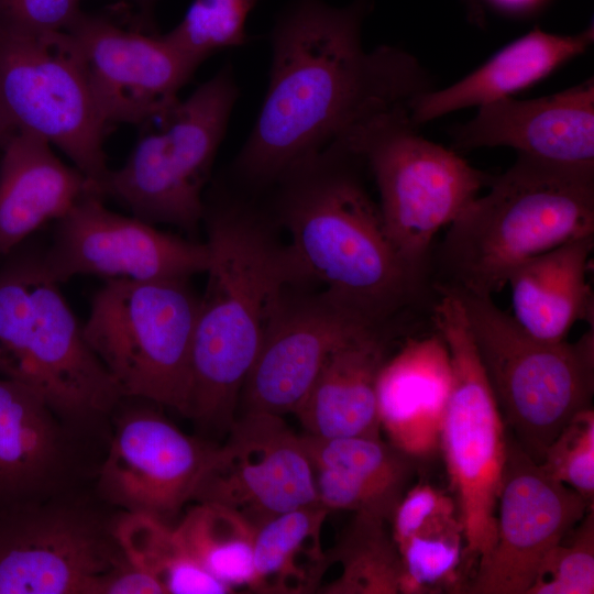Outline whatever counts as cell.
I'll return each instance as SVG.
<instances>
[{
    "mask_svg": "<svg viewBox=\"0 0 594 594\" xmlns=\"http://www.w3.org/2000/svg\"><path fill=\"white\" fill-rule=\"evenodd\" d=\"M593 508L550 476L507 436L496 507V540L468 593L527 594L544 556Z\"/></svg>",
    "mask_w": 594,
    "mask_h": 594,
    "instance_id": "5bb4252c",
    "label": "cell"
},
{
    "mask_svg": "<svg viewBox=\"0 0 594 594\" xmlns=\"http://www.w3.org/2000/svg\"><path fill=\"white\" fill-rule=\"evenodd\" d=\"M0 107L14 131L59 147L103 197L107 123L66 31L0 32Z\"/></svg>",
    "mask_w": 594,
    "mask_h": 594,
    "instance_id": "8fae6325",
    "label": "cell"
},
{
    "mask_svg": "<svg viewBox=\"0 0 594 594\" xmlns=\"http://www.w3.org/2000/svg\"><path fill=\"white\" fill-rule=\"evenodd\" d=\"M177 534L196 561L234 590L254 583L253 541L256 527L228 506L197 502L178 525Z\"/></svg>",
    "mask_w": 594,
    "mask_h": 594,
    "instance_id": "f1b7e54d",
    "label": "cell"
},
{
    "mask_svg": "<svg viewBox=\"0 0 594 594\" xmlns=\"http://www.w3.org/2000/svg\"><path fill=\"white\" fill-rule=\"evenodd\" d=\"M388 331H369L324 362L295 415L319 438H378L377 376L386 361Z\"/></svg>",
    "mask_w": 594,
    "mask_h": 594,
    "instance_id": "d4e9b609",
    "label": "cell"
},
{
    "mask_svg": "<svg viewBox=\"0 0 594 594\" xmlns=\"http://www.w3.org/2000/svg\"><path fill=\"white\" fill-rule=\"evenodd\" d=\"M542 559L527 594L594 593V512Z\"/></svg>",
    "mask_w": 594,
    "mask_h": 594,
    "instance_id": "d6a6232c",
    "label": "cell"
},
{
    "mask_svg": "<svg viewBox=\"0 0 594 594\" xmlns=\"http://www.w3.org/2000/svg\"><path fill=\"white\" fill-rule=\"evenodd\" d=\"M450 292L462 301L505 427L540 463L563 427L592 407L593 328L575 342L544 341L524 330L492 297Z\"/></svg>",
    "mask_w": 594,
    "mask_h": 594,
    "instance_id": "8992f818",
    "label": "cell"
},
{
    "mask_svg": "<svg viewBox=\"0 0 594 594\" xmlns=\"http://www.w3.org/2000/svg\"><path fill=\"white\" fill-rule=\"evenodd\" d=\"M188 279H106L82 324L86 342L123 398L184 416L200 298Z\"/></svg>",
    "mask_w": 594,
    "mask_h": 594,
    "instance_id": "9c48e42d",
    "label": "cell"
},
{
    "mask_svg": "<svg viewBox=\"0 0 594 594\" xmlns=\"http://www.w3.org/2000/svg\"><path fill=\"white\" fill-rule=\"evenodd\" d=\"M457 503L429 484L409 487L392 517V538L399 547L431 516L455 506Z\"/></svg>",
    "mask_w": 594,
    "mask_h": 594,
    "instance_id": "d590c367",
    "label": "cell"
},
{
    "mask_svg": "<svg viewBox=\"0 0 594 594\" xmlns=\"http://www.w3.org/2000/svg\"><path fill=\"white\" fill-rule=\"evenodd\" d=\"M1 148L0 261L82 195L97 193L77 167L65 165L36 135L15 131Z\"/></svg>",
    "mask_w": 594,
    "mask_h": 594,
    "instance_id": "7402d4cb",
    "label": "cell"
},
{
    "mask_svg": "<svg viewBox=\"0 0 594 594\" xmlns=\"http://www.w3.org/2000/svg\"><path fill=\"white\" fill-rule=\"evenodd\" d=\"M451 386V366L443 340H409L384 362L376 382L381 430L388 442L419 461L440 447Z\"/></svg>",
    "mask_w": 594,
    "mask_h": 594,
    "instance_id": "ffe728a7",
    "label": "cell"
},
{
    "mask_svg": "<svg viewBox=\"0 0 594 594\" xmlns=\"http://www.w3.org/2000/svg\"><path fill=\"white\" fill-rule=\"evenodd\" d=\"M124 561L111 524L84 506L43 498L0 510V594H96Z\"/></svg>",
    "mask_w": 594,
    "mask_h": 594,
    "instance_id": "7c38bea8",
    "label": "cell"
},
{
    "mask_svg": "<svg viewBox=\"0 0 594 594\" xmlns=\"http://www.w3.org/2000/svg\"><path fill=\"white\" fill-rule=\"evenodd\" d=\"M95 191L82 195L56 220L43 265L57 283L76 275L139 280L190 278L206 273L207 243L157 230L109 210Z\"/></svg>",
    "mask_w": 594,
    "mask_h": 594,
    "instance_id": "4fadbf2b",
    "label": "cell"
},
{
    "mask_svg": "<svg viewBox=\"0 0 594 594\" xmlns=\"http://www.w3.org/2000/svg\"><path fill=\"white\" fill-rule=\"evenodd\" d=\"M119 420L99 470V492L123 512L167 520L194 499L215 447L151 409L129 410Z\"/></svg>",
    "mask_w": 594,
    "mask_h": 594,
    "instance_id": "ac0fdd59",
    "label": "cell"
},
{
    "mask_svg": "<svg viewBox=\"0 0 594 594\" xmlns=\"http://www.w3.org/2000/svg\"><path fill=\"white\" fill-rule=\"evenodd\" d=\"M371 4L289 0L278 13L270 35L264 102L232 163L242 184L274 185L354 125L432 89L409 53L388 45L363 47L362 24Z\"/></svg>",
    "mask_w": 594,
    "mask_h": 594,
    "instance_id": "6da1fadb",
    "label": "cell"
},
{
    "mask_svg": "<svg viewBox=\"0 0 594 594\" xmlns=\"http://www.w3.org/2000/svg\"><path fill=\"white\" fill-rule=\"evenodd\" d=\"M541 468L590 504L594 501V411L578 413L547 448Z\"/></svg>",
    "mask_w": 594,
    "mask_h": 594,
    "instance_id": "836d02e7",
    "label": "cell"
},
{
    "mask_svg": "<svg viewBox=\"0 0 594 594\" xmlns=\"http://www.w3.org/2000/svg\"><path fill=\"white\" fill-rule=\"evenodd\" d=\"M80 0H0V32L42 35L68 30L82 13Z\"/></svg>",
    "mask_w": 594,
    "mask_h": 594,
    "instance_id": "e575fe53",
    "label": "cell"
},
{
    "mask_svg": "<svg viewBox=\"0 0 594 594\" xmlns=\"http://www.w3.org/2000/svg\"><path fill=\"white\" fill-rule=\"evenodd\" d=\"M430 318L448 350L451 386L440 447L463 527L465 551L484 560L496 540L507 433L461 299L436 288ZM479 561V562H480Z\"/></svg>",
    "mask_w": 594,
    "mask_h": 594,
    "instance_id": "30bf717a",
    "label": "cell"
},
{
    "mask_svg": "<svg viewBox=\"0 0 594 594\" xmlns=\"http://www.w3.org/2000/svg\"><path fill=\"white\" fill-rule=\"evenodd\" d=\"M261 0H194L182 21L163 34L200 64L220 50L248 42L246 20Z\"/></svg>",
    "mask_w": 594,
    "mask_h": 594,
    "instance_id": "1f68e13d",
    "label": "cell"
},
{
    "mask_svg": "<svg viewBox=\"0 0 594 594\" xmlns=\"http://www.w3.org/2000/svg\"><path fill=\"white\" fill-rule=\"evenodd\" d=\"M59 420L40 395L0 377V510L57 487L66 466Z\"/></svg>",
    "mask_w": 594,
    "mask_h": 594,
    "instance_id": "cb8c5ba5",
    "label": "cell"
},
{
    "mask_svg": "<svg viewBox=\"0 0 594 594\" xmlns=\"http://www.w3.org/2000/svg\"><path fill=\"white\" fill-rule=\"evenodd\" d=\"M0 266V377L40 395L57 417L84 424L123 398L85 340L42 250L22 249Z\"/></svg>",
    "mask_w": 594,
    "mask_h": 594,
    "instance_id": "5b68a950",
    "label": "cell"
},
{
    "mask_svg": "<svg viewBox=\"0 0 594 594\" xmlns=\"http://www.w3.org/2000/svg\"><path fill=\"white\" fill-rule=\"evenodd\" d=\"M594 42L591 25L574 35H559L539 28L510 42L460 80L430 89L409 102L416 125L448 113L513 97L582 55Z\"/></svg>",
    "mask_w": 594,
    "mask_h": 594,
    "instance_id": "603a6c76",
    "label": "cell"
},
{
    "mask_svg": "<svg viewBox=\"0 0 594 594\" xmlns=\"http://www.w3.org/2000/svg\"><path fill=\"white\" fill-rule=\"evenodd\" d=\"M594 234L568 241L532 257L508 277L513 318L535 338L565 340L578 321L593 327L594 297L586 275Z\"/></svg>",
    "mask_w": 594,
    "mask_h": 594,
    "instance_id": "484cf974",
    "label": "cell"
},
{
    "mask_svg": "<svg viewBox=\"0 0 594 594\" xmlns=\"http://www.w3.org/2000/svg\"><path fill=\"white\" fill-rule=\"evenodd\" d=\"M111 530L127 562L156 580L164 594L234 592L196 561L167 520L122 512L111 522Z\"/></svg>",
    "mask_w": 594,
    "mask_h": 594,
    "instance_id": "83f0119b",
    "label": "cell"
},
{
    "mask_svg": "<svg viewBox=\"0 0 594 594\" xmlns=\"http://www.w3.org/2000/svg\"><path fill=\"white\" fill-rule=\"evenodd\" d=\"M14 129L8 121L0 107V148L6 144L10 136L14 133Z\"/></svg>",
    "mask_w": 594,
    "mask_h": 594,
    "instance_id": "74e56055",
    "label": "cell"
},
{
    "mask_svg": "<svg viewBox=\"0 0 594 594\" xmlns=\"http://www.w3.org/2000/svg\"><path fill=\"white\" fill-rule=\"evenodd\" d=\"M141 7L145 12H151L153 6L157 0H132Z\"/></svg>",
    "mask_w": 594,
    "mask_h": 594,
    "instance_id": "ab89813d",
    "label": "cell"
},
{
    "mask_svg": "<svg viewBox=\"0 0 594 594\" xmlns=\"http://www.w3.org/2000/svg\"><path fill=\"white\" fill-rule=\"evenodd\" d=\"M209 265L199 298L186 416L229 431L265 329L286 288L297 284L286 248L262 218L218 188L205 198Z\"/></svg>",
    "mask_w": 594,
    "mask_h": 594,
    "instance_id": "3957f363",
    "label": "cell"
},
{
    "mask_svg": "<svg viewBox=\"0 0 594 594\" xmlns=\"http://www.w3.org/2000/svg\"><path fill=\"white\" fill-rule=\"evenodd\" d=\"M463 540L458 507L446 509L425 521L397 547L402 563L399 593H433V590L455 582Z\"/></svg>",
    "mask_w": 594,
    "mask_h": 594,
    "instance_id": "4dcf8cb0",
    "label": "cell"
},
{
    "mask_svg": "<svg viewBox=\"0 0 594 594\" xmlns=\"http://www.w3.org/2000/svg\"><path fill=\"white\" fill-rule=\"evenodd\" d=\"M330 512L319 504L272 517L255 529L252 591L271 594L315 593L329 568L321 544Z\"/></svg>",
    "mask_w": 594,
    "mask_h": 594,
    "instance_id": "4316f807",
    "label": "cell"
},
{
    "mask_svg": "<svg viewBox=\"0 0 594 594\" xmlns=\"http://www.w3.org/2000/svg\"><path fill=\"white\" fill-rule=\"evenodd\" d=\"M385 525L383 519L355 514L339 542L327 551L329 566L338 563L341 573L317 593H399L400 557Z\"/></svg>",
    "mask_w": 594,
    "mask_h": 594,
    "instance_id": "f546056e",
    "label": "cell"
},
{
    "mask_svg": "<svg viewBox=\"0 0 594 594\" xmlns=\"http://www.w3.org/2000/svg\"><path fill=\"white\" fill-rule=\"evenodd\" d=\"M340 138L374 177L384 226L397 253L415 274L431 283L436 234L494 175L424 138L410 119L409 105L378 112Z\"/></svg>",
    "mask_w": 594,
    "mask_h": 594,
    "instance_id": "52a82bcc",
    "label": "cell"
},
{
    "mask_svg": "<svg viewBox=\"0 0 594 594\" xmlns=\"http://www.w3.org/2000/svg\"><path fill=\"white\" fill-rule=\"evenodd\" d=\"M315 472L318 504L391 522L417 460L373 437L301 436Z\"/></svg>",
    "mask_w": 594,
    "mask_h": 594,
    "instance_id": "44dd1931",
    "label": "cell"
},
{
    "mask_svg": "<svg viewBox=\"0 0 594 594\" xmlns=\"http://www.w3.org/2000/svg\"><path fill=\"white\" fill-rule=\"evenodd\" d=\"M66 32L107 124L152 118L178 99L201 65L164 35L130 32L84 12Z\"/></svg>",
    "mask_w": 594,
    "mask_h": 594,
    "instance_id": "2e32d148",
    "label": "cell"
},
{
    "mask_svg": "<svg viewBox=\"0 0 594 594\" xmlns=\"http://www.w3.org/2000/svg\"><path fill=\"white\" fill-rule=\"evenodd\" d=\"M486 188L431 254L432 287L492 297L527 261L594 234V167L518 154Z\"/></svg>",
    "mask_w": 594,
    "mask_h": 594,
    "instance_id": "277c9868",
    "label": "cell"
},
{
    "mask_svg": "<svg viewBox=\"0 0 594 594\" xmlns=\"http://www.w3.org/2000/svg\"><path fill=\"white\" fill-rule=\"evenodd\" d=\"M193 501L228 506L255 527L318 504L315 472L301 436L279 415L243 413L227 441L215 447Z\"/></svg>",
    "mask_w": 594,
    "mask_h": 594,
    "instance_id": "9a60e30c",
    "label": "cell"
},
{
    "mask_svg": "<svg viewBox=\"0 0 594 594\" xmlns=\"http://www.w3.org/2000/svg\"><path fill=\"white\" fill-rule=\"evenodd\" d=\"M451 135L459 150L506 146L544 162L594 167L593 78L546 97L481 106Z\"/></svg>",
    "mask_w": 594,
    "mask_h": 594,
    "instance_id": "d6986e66",
    "label": "cell"
},
{
    "mask_svg": "<svg viewBox=\"0 0 594 594\" xmlns=\"http://www.w3.org/2000/svg\"><path fill=\"white\" fill-rule=\"evenodd\" d=\"M364 169L339 138L278 178L276 210L290 233L286 249L299 282L322 283L332 298L387 330L389 319L436 293L397 253Z\"/></svg>",
    "mask_w": 594,
    "mask_h": 594,
    "instance_id": "7a4b0ae2",
    "label": "cell"
},
{
    "mask_svg": "<svg viewBox=\"0 0 594 594\" xmlns=\"http://www.w3.org/2000/svg\"><path fill=\"white\" fill-rule=\"evenodd\" d=\"M495 1L507 7H524L534 2L535 0H495Z\"/></svg>",
    "mask_w": 594,
    "mask_h": 594,
    "instance_id": "f35d334b",
    "label": "cell"
},
{
    "mask_svg": "<svg viewBox=\"0 0 594 594\" xmlns=\"http://www.w3.org/2000/svg\"><path fill=\"white\" fill-rule=\"evenodd\" d=\"M239 87L230 64L185 100L147 119L127 162L109 170L102 196L133 217L195 234L205 215L204 190L228 129Z\"/></svg>",
    "mask_w": 594,
    "mask_h": 594,
    "instance_id": "ba28073f",
    "label": "cell"
},
{
    "mask_svg": "<svg viewBox=\"0 0 594 594\" xmlns=\"http://www.w3.org/2000/svg\"><path fill=\"white\" fill-rule=\"evenodd\" d=\"M374 330L383 329L326 292L297 297L287 287L243 384V413L295 414L327 359L343 344Z\"/></svg>",
    "mask_w": 594,
    "mask_h": 594,
    "instance_id": "e0dca14e",
    "label": "cell"
},
{
    "mask_svg": "<svg viewBox=\"0 0 594 594\" xmlns=\"http://www.w3.org/2000/svg\"><path fill=\"white\" fill-rule=\"evenodd\" d=\"M96 594H164L160 583L127 560L105 574Z\"/></svg>",
    "mask_w": 594,
    "mask_h": 594,
    "instance_id": "8d00e7d4",
    "label": "cell"
}]
</instances>
